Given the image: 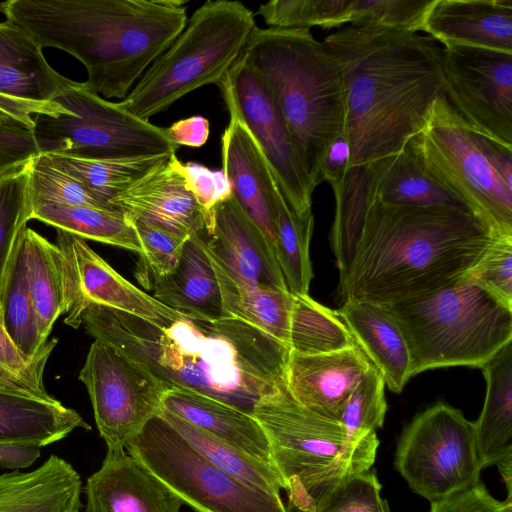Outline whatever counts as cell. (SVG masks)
Wrapping results in <instances>:
<instances>
[{
    "label": "cell",
    "instance_id": "53",
    "mask_svg": "<svg viewBox=\"0 0 512 512\" xmlns=\"http://www.w3.org/2000/svg\"><path fill=\"white\" fill-rule=\"evenodd\" d=\"M41 455V447L16 443H0V467L23 469L31 466Z\"/></svg>",
    "mask_w": 512,
    "mask_h": 512
},
{
    "label": "cell",
    "instance_id": "14",
    "mask_svg": "<svg viewBox=\"0 0 512 512\" xmlns=\"http://www.w3.org/2000/svg\"><path fill=\"white\" fill-rule=\"evenodd\" d=\"M229 113L247 127L262 150L284 202L299 217L312 215V194L277 98L241 56L218 84Z\"/></svg>",
    "mask_w": 512,
    "mask_h": 512
},
{
    "label": "cell",
    "instance_id": "27",
    "mask_svg": "<svg viewBox=\"0 0 512 512\" xmlns=\"http://www.w3.org/2000/svg\"><path fill=\"white\" fill-rule=\"evenodd\" d=\"M81 492L75 468L52 454L32 471L0 475V512H80Z\"/></svg>",
    "mask_w": 512,
    "mask_h": 512
},
{
    "label": "cell",
    "instance_id": "39",
    "mask_svg": "<svg viewBox=\"0 0 512 512\" xmlns=\"http://www.w3.org/2000/svg\"><path fill=\"white\" fill-rule=\"evenodd\" d=\"M32 212L29 177L25 167L0 180V297L27 222L32 220Z\"/></svg>",
    "mask_w": 512,
    "mask_h": 512
},
{
    "label": "cell",
    "instance_id": "48",
    "mask_svg": "<svg viewBox=\"0 0 512 512\" xmlns=\"http://www.w3.org/2000/svg\"><path fill=\"white\" fill-rule=\"evenodd\" d=\"M39 154L32 129L0 120V180L24 169Z\"/></svg>",
    "mask_w": 512,
    "mask_h": 512
},
{
    "label": "cell",
    "instance_id": "23",
    "mask_svg": "<svg viewBox=\"0 0 512 512\" xmlns=\"http://www.w3.org/2000/svg\"><path fill=\"white\" fill-rule=\"evenodd\" d=\"M423 32L443 46L512 53V0H433Z\"/></svg>",
    "mask_w": 512,
    "mask_h": 512
},
{
    "label": "cell",
    "instance_id": "36",
    "mask_svg": "<svg viewBox=\"0 0 512 512\" xmlns=\"http://www.w3.org/2000/svg\"><path fill=\"white\" fill-rule=\"evenodd\" d=\"M356 342L337 310L307 295H293L290 321V350L313 355L340 351Z\"/></svg>",
    "mask_w": 512,
    "mask_h": 512
},
{
    "label": "cell",
    "instance_id": "1",
    "mask_svg": "<svg viewBox=\"0 0 512 512\" xmlns=\"http://www.w3.org/2000/svg\"><path fill=\"white\" fill-rule=\"evenodd\" d=\"M86 332L143 366L168 389L191 390L252 414L284 380L290 348L240 319L205 321L180 316L157 327L138 317L91 304Z\"/></svg>",
    "mask_w": 512,
    "mask_h": 512
},
{
    "label": "cell",
    "instance_id": "2",
    "mask_svg": "<svg viewBox=\"0 0 512 512\" xmlns=\"http://www.w3.org/2000/svg\"><path fill=\"white\" fill-rule=\"evenodd\" d=\"M323 42L343 79L348 169L402 152L445 96L442 48L428 35L373 25L345 26Z\"/></svg>",
    "mask_w": 512,
    "mask_h": 512
},
{
    "label": "cell",
    "instance_id": "15",
    "mask_svg": "<svg viewBox=\"0 0 512 512\" xmlns=\"http://www.w3.org/2000/svg\"><path fill=\"white\" fill-rule=\"evenodd\" d=\"M445 97L470 129L512 151V53L442 48Z\"/></svg>",
    "mask_w": 512,
    "mask_h": 512
},
{
    "label": "cell",
    "instance_id": "11",
    "mask_svg": "<svg viewBox=\"0 0 512 512\" xmlns=\"http://www.w3.org/2000/svg\"><path fill=\"white\" fill-rule=\"evenodd\" d=\"M125 449L196 512H290L280 495L252 488L206 460L159 414Z\"/></svg>",
    "mask_w": 512,
    "mask_h": 512
},
{
    "label": "cell",
    "instance_id": "24",
    "mask_svg": "<svg viewBox=\"0 0 512 512\" xmlns=\"http://www.w3.org/2000/svg\"><path fill=\"white\" fill-rule=\"evenodd\" d=\"M486 395L474 423L476 449L481 469L496 465L512 494V342L482 368Z\"/></svg>",
    "mask_w": 512,
    "mask_h": 512
},
{
    "label": "cell",
    "instance_id": "5",
    "mask_svg": "<svg viewBox=\"0 0 512 512\" xmlns=\"http://www.w3.org/2000/svg\"><path fill=\"white\" fill-rule=\"evenodd\" d=\"M241 56L271 86L314 191L328 148L344 131L345 91L335 57L310 29L258 27Z\"/></svg>",
    "mask_w": 512,
    "mask_h": 512
},
{
    "label": "cell",
    "instance_id": "6",
    "mask_svg": "<svg viewBox=\"0 0 512 512\" xmlns=\"http://www.w3.org/2000/svg\"><path fill=\"white\" fill-rule=\"evenodd\" d=\"M252 415L268 438L289 511H312L341 482L370 470L375 462L377 434L352 438L339 421L296 402L285 378L256 403Z\"/></svg>",
    "mask_w": 512,
    "mask_h": 512
},
{
    "label": "cell",
    "instance_id": "9",
    "mask_svg": "<svg viewBox=\"0 0 512 512\" xmlns=\"http://www.w3.org/2000/svg\"><path fill=\"white\" fill-rule=\"evenodd\" d=\"M419 168L494 235L512 236V188L483 153L476 133L438 98L408 144Z\"/></svg>",
    "mask_w": 512,
    "mask_h": 512
},
{
    "label": "cell",
    "instance_id": "56",
    "mask_svg": "<svg viewBox=\"0 0 512 512\" xmlns=\"http://www.w3.org/2000/svg\"><path fill=\"white\" fill-rule=\"evenodd\" d=\"M499 512H512V494H508V497L504 501V505Z\"/></svg>",
    "mask_w": 512,
    "mask_h": 512
},
{
    "label": "cell",
    "instance_id": "28",
    "mask_svg": "<svg viewBox=\"0 0 512 512\" xmlns=\"http://www.w3.org/2000/svg\"><path fill=\"white\" fill-rule=\"evenodd\" d=\"M90 425L54 397L44 399L0 385V443L44 447Z\"/></svg>",
    "mask_w": 512,
    "mask_h": 512
},
{
    "label": "cell",
    "instance_id": "47",
    "mask_svg": "<svg viewBox=\"0 0 512 512\" xmlns=\"http://www.w3.org/2000/svg\"><path fill=\"white\" fill-rule=\"evenodd\" d=\"M468 274L512 308V236H495L485 255Z\"/></svg>",
    "mask_w": 512,
    "mask_h": 512
},
{
    "label": "cell",
    "instance_id": "37",
    "mask_svg": "<svg viewBox=\"0 0 512 512\" xmlns=\"http://www.w3.org/2000/svg\"><path fill=\"white\" fill-rule=\"evenodd\" d=\"M0 316L7 334L24 354L33 357L45 348L48 340L42 337L40 331L27 277L22 239L2 288Z\"/></svg>",
    "mask_w": 512,
    "mask_h": 512
},
{
    "label": "cell",
    "instance_id": "34",
    "mask_svg": "<svg viewBox=\"0 0 512 512\" xmlns=\"http://www.w3.org/2000/svg\"><path fill=\"white\" fill-rule=\"evenodd\" d=\"M159 415L198 453L222 471L252 488L280 495L283 482L274 467L255 460L171 413L161 410Z\"/></svg>",
    "mask_w": 512,
    "mask_h": 512
},
{
    "label": "cell",
    "instance_id": "40",
    "mask_svg": "<svg viewBox=\"0 0 512 512\" xmlns=\"http://www.w3.org/2000/svg\"><path fill=\"white\" fill-rule=\"evenodd\" d=\"M351 0H272L261 4L258 14L268 28L332 29L349 23Z\"/></svg>",
    "mask_w": 512,
    "mask_h": 512
},
{
    "label": "cell",
    "instance_id": "12",
    "mask_svg": "<svg viewBox=\"0 0 512 512\" xmlns=\"http://www.w3.org/2000/svg\"><path fill=\"white\" fill-rule=\"evenodd\" d=\"M396 470L430 503L476 485L482 471L474 423L439 402L404 428L395 452Z\"/></svg>",
    "mask_w": 512,
    "mask_h": 512
},
{
    "label": "cell",
    "instance_id": "8",
    "mask_svg": "<svg viewBox=\"0 0 512 512\" xmlns=\"http://www.w3.org/2000/svg\"><path fill=\"white\" fill-rule=\"evenodd\" d=\"M255 28L253 12L241 2L206 1L119 104L149 121L191 91L218 85L241 57Z\"/></svg>",
    "mask_w": 512,
    "mask_h": 512
},
{
    "label": "cell",
    "instance_id": "25",
    "mask_svg": "<svg viewBox=\"0 0 512 512\" xmlns=\"http://www.w3.org/2000/svg\"><path fill=\"white\" fill-rule=\"evenodd\" d=\"M161 410L275 468L268 438L252 414L206 395L180 388L166 391Z\"/></svg>",
    "mask_w": 512,
    "mask_h": 512
},
{
    "label": "cell",
    "instance_id": "7",
    "mask_svg": "<svg viewBox=\"0 0 512 512\" xmlns=\"http://www.w3.org/2000/svg\"><path fill=\"white\" fill-rule=\"evenodd\" d=\"M383 307L406 338L413 376L442 367L482 368L512 342V308L468 273L428 294Z\"/></svg>",
    "mask_w": 512,
    "mask_h": 512
},
{
    "label": "cell",
    "instance_id": "21",
    "mask_svg": "<svg viewBox=\"0 0 512 512\" xmlns=\"http://www.w3.org/2000/svg\"><path fill=\"white\" fill-rule=\"evenodd\" d=\"M75 81L54 70L42 48L21 27L0 22V99L44 110L49 116L72 115L54 100Z\"/></svg>",
    "mask_w": 512,
    "mask_h": 512
},
{
    "label": "cell",
    "instance_id": "3",
    "mask_svg": "<svg viewBox=\"0 0 512 512\" xmlns=\"http://www.w3.org/2000/svg\"><path fill=\"white\" fill-rule=\"evenodd\" d=\"M365 187L360 239L339 278L342 302L386 306L428 294L467 274L497 236L464 208L382 202L366 173Z\"/></svg>",
    "mask_w": 512,
    "mask_h": 512
},
{
    "label": "cell",
    "instance_id": "54",
    "mask_svg": "<svg viewBox=\"0 0 512 512\" xmlns=\"http://www.w3.org/2000/svg\"><path fill=\"white\" fill-rule=\"evenodd\" d=\"M476 136L488 162L499 174L506 185L512 188V151L481 135L476 134Z\"/></svg>",
    "mask_w": 512,
    "mask_h": 512
},
{
    "label": "cell",
    "instance_id": "51",
    "mask_svg": "<svg viewBox=\"0 0 512 512\" xmlns=\"http://www.w3.org/2000/svg\"><path fill=\"white\" fill-rule=\"evenodd\" d=\"M171 140L178 146L201 147L210 132L209 121L202 116L181 119L165 128Z\"/></svg>",
    "mask_w": 512,
    "mask_h": 512
},
{
    "label": "cell",
    "instance_id": "50",
    "mask_svg": "<svg viewBox=\"0 0 512 512\" xmlns=\"http://www.w3.org/2000/svg\"><path fill=\"white\" fill-rule=\"evenodd\" d=\"M504 501L494 498L480 481L465 490L431 502L430 512H499Z\"/></svg>",
    "mask_w": 512,
    "mask_h": 512
},
{
    "label": "cell",
    "instance_id": "17",
    "mask_svg": "<svg viewBox=\"0 0 512 512\" xmlns=\"http://www.w3.org/2000/svg\"><path fill=\"white\" fill-rule=\"evenodd\" d=\"M110 204L130 221L184 237L204 231L210 216L189 188L183 163L176 154L148 171Z\"/></svg>",
    "mask_w": 512,
    "mask_h": 512
},
{
    "label": "cell",
    "instance_id": "29",
    "mask_svg": "<svg viewBox=\"0 0 512 512\" xmlns=\"http://www.w3.org/2000/svg\"><path fill=\"white\" fill-rule=\"evenodd\" d=\"M151 290L156 300L186 317L227 318L215 271L196 234L186 240L177 267Z\"/></svg>",
    "mask_w": 512,
    "mask_h": 512
},
{
    "label": "cell",
    "instance_id": "33",
    "mask_svg": "<svg viewBox=\"0 0 512 512\" xmlns=\"http://www.w3.org/2000/svg\"><path fill=\"white\" fill-rule=\"evenodd\" d=\"M32 219L101 243L138 254L142 247L133 223L120 211L33 201Z\"/></svg>",
    "mask_w": 512,
    "mask_h": 512
},
{
    "label": "cell",
    "instance_id": "55",
    "mask_svg": "<svg viewBox=\"0 0 512 512\" xmlns=\"http://www.w3.org/2000/svg\"><path fill=\"white\" fill-rule=\"evenodd\" d=\"M35 115L39 113L33 108L0 100V120L2 121L18 122L33 129Z\"/></svg>",
    "mask_w": 512,
    "mask_h": 512
},
{
    "label": "cell",
    "instance_id": "16",
    "mask_svg": "<svg viewBox=\"0 0 512 512\" xmlns=\"http://www.w3.org/2000/svg\"><path fill=\"white\" fill-rule=\"evenodd\" d=\"M56 231L64 260L66 325L79 328L82 315L91 304L138 317L157 327L184 316L126 280L85 239L61 229Z\"/></svg>",
    "mask_w": 512,
    "mask_h": 512
},
{
    "label": "cell",
    "instance_id": "18",
    "mask_svg": "<svg viewBox=\"0 0 512 512\" xmlns=\"http://www.w3.org/2000/svg\"><path fill=\"white\" fill-rule=\"evenodd\" d=\"M196 235L205 252L232 277L288 290L274 250L232 194L213 206L206 229Z\"/></svg>",
    "mask_w": 512,
    "mask_h": 512
},
{
    "label": "cell",
    "instance_id": "26",
    "mask_svg": "<svg viewBox=\"0 0 512 512\" xmlns=\"http://www.w3.org/2000/svg\"><path fill=\"white\" fill-rule=\"evenodd\" d=\"M337 312L385 385L392 392H402L413 377L412 358L395 319L383 306L365 301L345 300Z\"/></svg>",
    "mask_w": 512,
    "mask_h": 512
},
{
    "label": "cell",
    "instance_id": "20",
    "mask_svg": "<svg viewBox=\"0 0 512 512\" xmlns=\"http://www.w3.org/2000/svg\"><path fill=\"white\" fill-rule=\"evenodd\" d=\"M371 367L357 345L313 355L290 350L284 378L296 402L322 417L339 421L350 393Z\"/></svg>",
    "mask_w": 512,
    "mask_h": 512
},
{
    "label": "cell",
    "instance_id": "42",
    "mask_svg": "<svg viewBox=\"0 0 512 512\" xmlns=\"http://www.w3.org/2000/svg\"><path fill=\"white\" fill-rule=\"evenodd\" d=\"M385 381L372 365L346 400L339 422L355 439L377 434L384 424L387 403Z\"/></svg>",
    "mask_w": 512,
    "mask_h": 512
},
{
    "label": "cell",
    "instance_id": "41",
    "mask_svg": "<svg viewBox=\"0 0 512 512\" xmlns=\"http://www.w3.org/2000/svg\"><path fill=\"white\" fill-rule=\"evenodd\" d=\"M33 201L117 211L83 183L56 168L39 154L27 166Z\"/></svg>",
    "mask_w": 512,
    "mask_h": 512
},
{
    "label": "cell",
    "instance_id": "32",
    "mask_svg": "<svg viewBox=\"0 0 512 512\" xmlns=\"http://www.w3.org/2000/svg\"><path fill=\"white\" fill-rule=\"evenodd\" d=\"M29 287L42 337L48 340L58 317L66 314V281L60 248L26 228L22 236Z\"/></svg>",
    "mask_w": 512,
    "mask_h": 512
},
{
    "label": "cell",
    "instance_id": "52",
    "mask_svg": "<svg viewBox=\"0 0 512 512\" xmlns=\"http://www.w3.org/2000/svg\"><path fill=\"white\" fill-rule=\"evenodd\" d=\"M349 155V146L342 134L328 148L321 169V182L327 181L331 185L340 181L348 170Z\"/></svg>",
    "mask_w": 512,
    "mask_h": 512
},
{
    "label": "cell",
    "instance_id": "49",
    "mask_svg": "<svg viewBox=\"0 0 512 512\" xmlns=\"http://www.w3.org/2000/svg\"><path fill=\"white\" fill-rule=\"evenodd\" d=\"M183 170L189 188L197 201L208 211L232 194L222 171H212L194 162L183 163Z\"/></svg>",
    "mask_w": 512,
    "mask_h": 512
},
{
    "label": "cell",
    "instance_id": "4",
    "mask_svg": "<svg viewBox=\"0 0 512 512\" xmlns=\"http://www.w3.org/2000/svg\"><path fill=\"white\" fill-rule=\"evenodd\" d=\"M186 1L7 0L6 20L43 49L54 47L86 68L84 84L124 99L148 67L185 28Z\"/></svg>",
    "mask_w": 512,
    "mask_h": 512
},
{
    "label": "cell",
    "instance_id": "19",
    "mask_svg": "<svg viewBox=\"0 0 512 512\" xmlns=\"http://www.w3.org/2000/svg\"><path fill=\"white\" fill-rule=\"evenodd\" d=\"M229 114L221 138L222 172L236 202L275 252L279 190L254 137Z\"/></svg>",
    "mask_w": 512,
    "mask_h": 512
},
{
    "label": "cell",
    "instance_id": "30",
    "mask_svg": "<svg viewBox=\"0 0 512 512\" xmlns=\"http://www.w3.org/2000/svg\"><path fill=\"white\" fill-rule=\"evenodd\" d=\"M207 256L218 280L226 317L253 325L290 348L293 294L286 289L240 281Z\"/></svg>",
    "mask_w": 512,
    "mask_h": 512
},
{
    "label": "cell",
    "instance_id": "13",
    "mask_svg": "<svg viewBox=\"0 0 512 512\" xmlns=\"http://www.w3.org/2000/svg\"><path fill=\"white\" fill-rule=\"evenodd\" d=\"M79 380L88 391L107 451L125 449L128 441L160 413L168 390L139 363L100 340L91 344Z\"/></svg>",
    "mask_w": 512,
    "mask_h": 512
},
{
    "label": "cell",
    "instance_id": "46",
    "mask_svg": "<svg viewBox=\"0 0 512 512\" xmlns=\"http://www.w3.org/2000/svg\"><path fill=\"white\" fill-rule=\"evenodd\" d=\"M310 512H390L375 471L352 475L323 497Z\"/></svg>",
    "mask_w": 512,
    "mask_h": 512
},
{
    "label": "cell",
    "instance_id": "22",
    "mask_svg": "<svg viewBox=\"0 0 512 512\" xmlns=\"http://www.w3.org/2000/svg\"><path fill=\"white\" fill-rule=\"evenodd\" d=\"M126 449L107 451L84 487V512H180L183 502Z\"/></svg>",
    "mask_w": 512,
    "mask_h": 512
},
{
    "label": "cell",
    "instance_id": "43",
    "mask_svg": "<svg viewBox=\"0 0 512 512\" xmlns=\"http://www.w3.org/2000/svg\"><path fill=\"white\" fill-rule=\"evenodd\" d=\"M131 222L142 247L135 277L143 287L151 290L156 281L177 267L183 246L189 237L140 221Z\"/></svg>",
    "mask_w": 512,
    "mask_h": 512
},
{
    "label": "cell",
    "instance_id": "45",
    "mask_svg": "<svg viewBox=\"0 0 512 512\" xmlns=\"http://www.w3.org/2000/svg\"><path fill=\"white\" fill-rule=\"evenodd\" d=\"M433 0H351L349 23L417 32Z\"/></svg>",
    "mask_w": 512,
    "mask_h": 512
},
{
    "label": "cell",
    "instance_id": "31",
    "mask_svg": "<svg viewBox=\"0 0 512 512\" xmlns=\"http://www.w3.org/2000/svg\"><path fill=\"white\" fill-rule=\"evenodd\" d=\"M362 167L372 193L382 202L395 205L452 206L466 209L419 168L408 146L396 155Z\"/></svg>",
    "mask_w": 512,
    "mask_h": 512
},
{
    "label": "cell",
    "instance_id": "44",
    "mask_svg": "<svg viewBox=\"0 0 512 512\" xmlns=\"http://www.w3.org/2000/svg\"><path fill=\"white\" fill-rule=\"evenodd\" d=\"M57 342L56 338L48 340L39 354L33 357L27 356L7 334L0 316V385L36 397L52 398L45 389L43 374Z\"/></svg>",
    "mask_w": 512,
    "mask_h": 512
},
{
    "label": "cell",
    "instance_id": "10",
    "mask_svg": "<svg viewBox=\"0 0 512 512\" xmlns=\"http://www.w3.org/2000/svg\"><path fill=\"white\" fill-rule=\"evenodd\" d=\"M54 101L72 115L34 116L40 154L102 160L176 154L179 147L165 128L107 101L84 82L75 81Z\"/></svg>",
    "mask_w": 512,
    "mask_h": 512
},
{
    "label": "cell",
    "instance_id": "38",
    "mask_svg": "<svg viewBox=\"0 0 512 512\" xmlns=\"http://www.w3.org/2000/svg\"><path fill=\"white\" fill-rule=\"evenodd\" d=\"M314 216L299 217L278 193L275 253L288 290L293 295H307L313 278L310 241Z\"/></svg>",
    "mask_w": 512,
    "mask_h": 512
},
{
    "label": "cell",
    "instance_id": "35",
    "mask_svg": "<svg viewBox=\"0 0 512 512\" xmlns=\"http://www.w3.org/2000/svg\"><path fill=\"white\" fill-rule=\"evenodd\" d=\"M42 155L53 166L74 177L110 204L133 183L172 154L102 160L57 154Z\"/></svg>",
    "mask_w": 512,
    "mask_h": 512
}]
</instances>
